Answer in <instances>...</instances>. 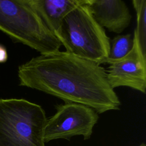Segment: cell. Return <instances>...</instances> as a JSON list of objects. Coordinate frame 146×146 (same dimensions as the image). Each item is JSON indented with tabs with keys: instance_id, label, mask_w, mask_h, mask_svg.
Listing matches in <instances>:
<instances>
[{
	"instance_id": "6da1fadb",
	"label": "cell",
	"mask_w": 146,
	"mask_h": 146,
	"mask_svg": "<svg viewBox=\"0 0 146 146\" xmlns=\"http://www.w3.org/2000/svg\"><path fill=\"white\" fill-rule=\"evenodd\" d=\"M19 86L58 98L64 103L83 104L98 113L119 110L120 99L99 63L66 51L42 54L20 65Z\"/></svg>"
},
{
	"instance_id": "7a4b0ae2",
	"label": "cell",
	"mask_w": 146,
	"mask_h": 146,
	"mask_svg": "<svg viewBox=\"0 0 146 146\" xmlns=\"http://www.w3.org/2000/svg\"><path fill=\"white\" fill-rule=\"evenodd\" d=\"M110 39L94 18L86 0L64 18L59 41L66 51L75 56L102 64L110 50Z\"/></svg>"
},
{
	"instance_id": "3957f363",
	"label": "cell",
	"mask_w": 146,
	"mask_h": 146,
	"mask_svg": "<svg viewBox=\"0 0 146 146\" xmlns=\"http://www.w3.org/2000/svg\"><path fill=\"white\" fill-rule=\"evenodd\" d=\"M0 30L40 55L59 51L62 46L27 0H0Z\"/></svg>"
},
{
	"instance_id": "277c9868",
	"label": "cell",
	"mask_w": 146,
	"mask_h": 146,
	"mask_svg": "<svg viewBox=\"0 0 146 146\" xmlns=\"http://www.w3.org/2000/svg\"><path fill=\"white\" fill-rule=\"evenodd\" d=\"M43 108L24 99H0V146H45Z\"/></svg>"
},
{
	"instance_id": "5b68a950",
	"label": "cell",
	"mask_w": 146,
	"mask_h": 146,
	"mask_svg": "<svg viewBox=\"0 0 146 146\" xmlns=\"http://www.w3.org/2000/svg\"><path fill=\"white\" fill-rule=\"evenodd\" d=\"M56 111L47 119L44 128L45 143L56 139H69L81 135L84 140L90 138L99 119L98 113L88 106L64 103L55 106Z\"/></svg>"
},
{
	"instance_id": "8992f818",
	"label": "cell",
	"mask_w": 146,
	"mask_h": 146,
	"mask_svg": "<svg viewBox=\"0 0 146 146\" xmlns=\"http://www.w3.org/2000/svg\"><path fill=\"white\" fill-rule=\"evenodd\" d=\"M133 36L134 44L130 52L120 59L108 63L107 79L113 90L125 86L145 94L146 56L141 52L135 32Z\"/></svg>"
},
{
	"instance_id": "52a82bcc",
	"label": "cell",
	"mask_w": 146,
	"mask_h": 146,
	"mask_svg": "<svg viewBox=\"0 0 146 146\" xmlns=\"http://www.w3.org/2000/svg\"><path fill=\"white\" fill-rule=\"evenodd\" d=\"M97 23L109 31L120 34L128 27L132 18L129 10L121 0H86Z\"/></svg>"
},
{
	"instance_id": "ba28073f",
	"label": "cell",
	"mask_w": 146,
	"mask_h": 146,
	"mask_svg": "<svg viewBox=\"0 0 146 146\" xmlns=\"http://www.w3.org/2000/svg\"><path fill=\"white\" fill-rule=\"evenodd\" d=\"M27 1L59 40L61 25L64 18L82 1V0Z\"/></svg>"
},
{
	"instance_id": "9c48e42d",
	"label": "cell",
	"mask_w": 146,
	"mask_h": 146,
	"mask_svg": "<svg viewBox=\"0 0 146 146\" xmlns=\"http://www.w3.org/2000/svg\"><path fill=\"white\" fill-rule=\"evenodd\" d=\"M133 36L131 34L115 36L110 40V50L108 57L102 64L120 59L128 54L133 48Z\"/></svg>"
},
{
	"instance_id": "30bf717a",
	"label": "cell",
	"mask_w": 146,
	"mask_h": 146,
	"mask_svg": "<svg viewBox=\"0 0 146 146\" xmlns=\"http://www.w3.org/2000/svg\"><path fill=\"white\" fill-rule=\"evenodd\" d=\"M137 26L134 30L143 54L146 56V0H133Z\"/></svg>"
},
{
	"instance_id": "8fae6325",
	"label": "cell",
	"mask_w": 146,
	"mask_h": 146,
	"mask_svg": "<svg viewBox=\"0 0 146 146\" xmlns=\"http://www.w3.org/2000/svg\"><path fill=\"white\" fill-rule=\"evenodd\" d=\"M8 58L7 52L6 48L0 44V63L6 62Z\"/></svg>"
},
{
	"instance_id": "7c38bea8",
	"label": "cell",
	"mask_w": 146,
	"mask_h": 146,
	"mask_svg": "<svg viewBox=\"0 0 146 146\" xmlns=\"http://www.w3.org/2000/svg\"><path fill=\"white\" fill-rule=\"evenodd\" d=\"M139 146H145V144L144 143H142V144H140Z\"/></svg>"
}]
</instances>
